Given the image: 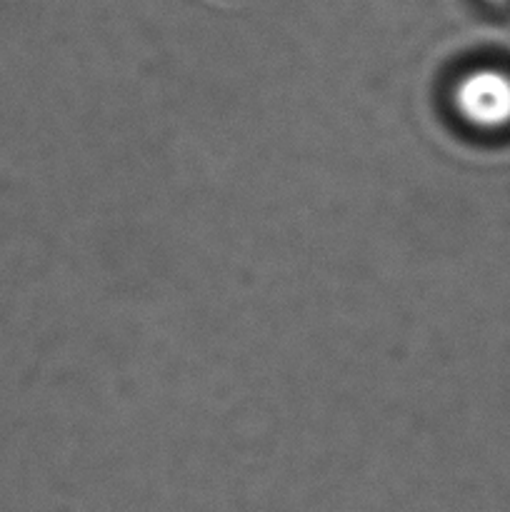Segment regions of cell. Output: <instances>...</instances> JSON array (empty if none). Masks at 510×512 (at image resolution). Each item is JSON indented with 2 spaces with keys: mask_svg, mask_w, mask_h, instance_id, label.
I'll use <instances>...</instances> for the list:
<instances>
[{
  "mask_svg": "<svg viewBox=\"0 0 510 512\" xmlns=\"http://www.w3.org/2000/svg\"><path fill=\"white\" fill-rule=\"evenodd\" d=\"M460 115L480 128L510 125V75L500 70H478L463 78L455 93Z\"/></svg>",
  "mask_w": 510,
  "mask_h": 512,
  "instance_id": "1",
  "label": "cell"
}]
</instances>
